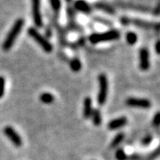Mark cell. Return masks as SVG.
I'll return each instance as SVG.
<instances>
[{
	"instance_id": "cell-1",
	"label": "cell",
	"mask_w": 160,
	"mask_h": 160,
	"mask_svg": "<svg viewBox=\"0 0 160 160\" xmlns=\"http://www.w3.org/2000/svg\"><path fill=\"white\" fill-rule=\"evenodd\" d=\"M23 25H24V20L22 19V18L18 19L17 21L14 22L12 28L9 31V33L7 34L6 39L4 41V43H3L2 48H3L4 51H8V50L11 49L12 46H13L15 40L17 38V37L21 33Z\"/></svg>"
},
{
	"instance_id": "cell-2",
	"label": "cell",
	"mask_w": 160,
	"mask_h": 160,
	"mask_svg": "<svg viewBox=\"0 0 160 160\" xmlns=\"http://www.w3.org/2000/svg\"><path fill=\"white\" fill-rule=\"evenodd\" d=\"M120 32L118 30L112 29L103 33H93L90 35L89 41L92 44H98L102 42H108V41H113L119 38Z\"/></svg>"
},
{
	"instance_id": "cell-3",
	"label": "cell",
	"mask_w": 160,
	"mask_h": 160,
	"mask_svg": "<svg viewBox=\"0 0 160 160\" xmlns=\"http://www.w3.org/2000/svg\"><path fill=\"white\" fill-rule=\"evenodd\" d=\"M28 34L29 37H31L39 45V46L46 52H51L52 51V44L46 39V38H44L39 32L34 28H29L28 29Z\"/></svg>"
},
{
	"instance_id": "cell-4",
	"label": "cell",
	"mask_w": 160,
	"mask_h": 160,
	"mask_svg": "<svg viewBox=\"0 0 160 160\" xmlns=\"http://www.w3.org/2000/svg\"><path fill=\"white\" fill-rule=\"evenodd\" d=\"M99 84H100V90L98 93L97 101L99 105L103 106L108 95V79L105 74H101L99 76Z\"/></svg>"
},
{
	"instance_id": "cell-5",
	"label": "cell",
	"mask_w": 160,
	"mask_h": 160,
	"mask_svg": "<svg viewBox=\"0 0 160 160\" xmlns=\"http://www.w3.org/2000/svg\"><path fill=\"white\" fill-rule=\"evenodd\" d=\"M32 3V15L35 25L38 28L43 26V20L41 15V2L40 0H31Z\"/></svg>"
},
{
	"instance_id": "cell-6",
	"label": "cell",
	"mask_w": 160,
	"mask_h": 160,
	"mask_svg": "<svg viewBox=\"0 0 160 160\" xmlns=\"http://www.w3.org/2000/svg\"><path fill=\"white\" fill-rule=\"evenodd\" d=\"M4 132L6 135V137L8 138L14 144V146H16V147H21L22 146V138H21V136L18 134L16 131L12 127H11V126L5 127Z\"/></svg>"
},
{
	"instance_id": "cell-7",
	"label": "cell",
	"mask_w": 160,
	"mask_h": 160,
	"mask_svg": "<svg viewBox=\"0 0 160 160\" xmlns=\"http://www.w3.org/2000/svg\"><path fill=\"white\" fill-rule=\"evenodd\" d=\"M126 104L130 107L141 108V109H149L151 103L146 99H137V98H129L126 101Z\"/></svg>"
},
{
	"instance_id": "cell-8",
	"label": "cell",
	"mask_w": 160,
	"mask_h": 160,
	"mask_svg": "<svg viewBox=\"0 0 160 160\" xmlns=\"http://www.w3.org/2000/svg\"><path fill=\"white\" fill-rule=\"evenodd\" d=\"M140 68L145 71L149 69V54L146 48L140 50Z\"/></svg>"
},
{
	"instance_id": "cell-9",
	"label": "cell",
	"mask_w": 160,
	"mask_h": 160,
	"mask_svg": "<svg viewBox=\"0 0 160 160\" xmlns=\"http://www.w3.org/2000/svg\"><path fill=\"white\" fill-rule=\"evenodd\" d=\"M74 7L76 10H78L80 12L86 13V14L90 13L92 11L91 6H89L85 0H77L75 2Z\"/></svg>"
},
{
	"instance_id": "cell-10",
	"label": "cell",
	"mask_w": 160,
	"mask_h": 160,
	"mask_svg": "<svg viewBox=\"0 0 160 160\" xmlns=\"http://www.w3.org/2000/svg\"><path fill=\"white\" fill-rule=\"evenodd\" d=\"M127 123V119H126V117H121L119 118H117V119L112 120L109 123V129L110 130H116V129H118L120 127L124 126Z\"/></svg>"
},
{
	"instance_id": "cell-11",
	"label": "cell",
	"mask_w": 160,
	"mask_h": 160,
	"mask_svg": "<svg viewBox=\"0 0 160 160\" xmlns=\"http://www.w3.org/2000/svg\"><path fill=\"white\" fill-rule=\"evenodd\" d=\"M132 23L133 25H135L136 27L139 28H142V29H152L154 28V24L149 22H145V21H142V20H138V19H132L130 20L128 19V23Z\"/></svg>"
},
{
	"instance_id": "cell-12",
	"label": "cell",
	"mask_w": 160,
	"mask_h": 160,
	"mask_svg": "<svg viewBox=\"0 0 160 160\" xmlns=\"http://www.w3.org/2000/svg\"><path fill=\"white\" fill-rule=\"evenodd\" d=\"M92 112V99L90 97H86L84 100V111L83 115L85 118H91Z\"/></svg>"
},
{
	"instance_id": "cell-13",
	"label": "cell",
	"mask_w": 160,
	"mask_h": 160,
	"mask_svg": "<svg viewBox=\"0 0 160 160\" xmlns=\"http://www.w3.org/2000/svg\"><path fill=\"white\" fill-rule=\"evenodd\" d=\"M94 6L102 10V11L105 12L109 14H115V9L111 6H109L108 4H105V3H96Z\"/></svg>"
},
{
	"instance_id": "cell-14",
	"label": "cell",
	"mask_w": 160,
	"mask_h": 160,
	"mask_svg": "<svg viewBox=\"0 0 160 160\" xmlns=\"http://www.w3.org/2000/svg\"><path fill=\"white\" fill-rule=\"evenodd\" d=\"M92 118V122L95 126H99L102 123V115H101V111L100 109H92V112L91 115Z\"/></svg>"
},
{
	"instance_id": "cell-15",
	"label": "cell",
	"mask_w": 160,
	"mask_h": 160,
	"mask_svg": "<svg viewBox=\"0 0 160 160\" xmlns=\"http://www.w3.org/2000/svg\"><path fill=\"white\" fill-rule=\"evenodd\" d=\"M40 101L45 104H51L54 101V97L50 92H44L40 95Z\"/></svg>"
},
{
	"instance_id": "cell-16",
	"label": "cell",
	"mask_w": 160,
	"mask_h": 160,
	"mask_svg": "<svg viewBox=\"0 0 160 160\" xmlns=\"http://www.w3.org/2000/svg\"><path fill=\"white\" fill-rule=\"evenodd\" d=\"M124 138H125V135H124L123 132L118 133V134L114 137V139L112 140L111 143H110V147H111V148H116V147H118L120 143L122 142V141L124 140Z\"/></svg>"
},
{
	"instance_id": "cell-17",
	"label": "cell",
	"mask_w": 160,
	"mask_h": 160,
	"mask_svg": "<svg viewBox=\"0 0 160 160\" xmlns=\"http://www.w3.org/2000/svg\"><path fill=\"white\" fill-rule=\"evenodd\" d=\"M70 68L72 69V71L75 72H78L81 68H82V64L80 62V61L78 59H73L71 62H70Z\"/></svg>"
},
{
	"instance_id": "cell-18",
	"label": "cell",
	"mask_w": 160,
	"mask_h": 160,
	"mask_svg": "<svg viewBox=\"0 0 160 160\" xmlns=\"http://www.w3.org/2000/svg\"><path fill=\"white\" fill-rule=\"evenodd\" d=\"M137 40L138 37L135 33L130 31V32H128V33L126 34V41H127V43H128L129 45H134V44L137 42Z\"/></svg>"
},
{
	"instance_id": "cell-19",
	"label": "cell",
	"mask_w": 160,
	"mask_h": 160,
	"mask_svg": "<svg viewBox=\"0 0 160 160\" xmlns=\"http://www.w3.org/2000/svg\"><path fill=\"white\" fill-rule=\"evenodd\" d=\"M50 4H51L52 8L54 10V11H59L61 6H62V3H61V0H49Z\"/></svg>"
},
{
	"instance_id": "cell-20",
	"label": "cell",
	"mask_w": 160,
	"mask_h": 160,
	"mask_svg": "<svg viewBox=\"0 0 160 160\" xmlns=\"http://www.w3.org/2000/svg\"><path fill=\"white\" fill-rule=\"evenodd\" d=\"M116 158L118 160H126L127 158L126 152L122 149H118V151L116 152Z\"/></svg>"
},
{
	"instance_id": "cell-21",
	"label": "cell",
	"mask_w": 160,
	"mask_h": 160,
	"mask_svg": "<svg viewBox=\"0 0 160 160\" xmlns=\"http://www.w3.org/2000/svg\"><path fill=\"white\" fill-rule=\"evenodd\" d=\"M5 86H6V80L3 77H0V98H2L5 94Z\"/></svg>"
},
{
	"instance_id": "cell-22",
	"label": "cell",
	"mask_w": 160,
	"mask_h": 160,
	"mask_svg": "<svg viewBox=\"0 0 160 160\" xmlns=\"http://www.w3.org/2000/svg\"><path fill=\"white\" fill-rule=\"evenodd\" d=\"M151 141H152L151 135H147V136H145V137L143 138L142 141V143L143 145L147 146V145H149V143L151 142Z\"/></svg>"
},
{
	"instance_id": "cell-23",
	"label": "cell",
	"mask_w": 160,
	"mask_h": 160,
	"mask_svg": "<svg viewBox=\"0 0 160 160\" xmlns=\"http://www.w3.org/2000/svg\"><path fill=\"white\" fill-rule=\"evenodd\" d=\"M152 123H153V125H154L155 126H159V113H157V114H156V116L154 117V118H153Z\"/></svg>"
},
{
	"instance_id": "cell-24",
	"label": "cell",
	"mask_w": 160,
	"mask_h": 160,
	"mask_svg": "<svg viewBox=\"0 0 160 160\" xmlns=\"http://www.w3.org/2000/svg\"><path fill=\"white\" fill-rule=\"evenodd\" d=\"M156 52H157V53H158V54H159V53H160L159 41H158V42H157V44H156Z\"/></svg>"
},
{
	"instance_id": "cell-25",
	"label": "cell",
	"mask_w": 160,
	"mask_h": 160,
	"mask_svg": "<svg viewBox=\"0 0 160 160\" xmlns=\"http://www.w3.org/2000/svg\"><path fill=\"white\" fill-rule=\"evenodd\" d=\"M67 1H70V0H67Z\"/></svg>"
}]
</instances>
